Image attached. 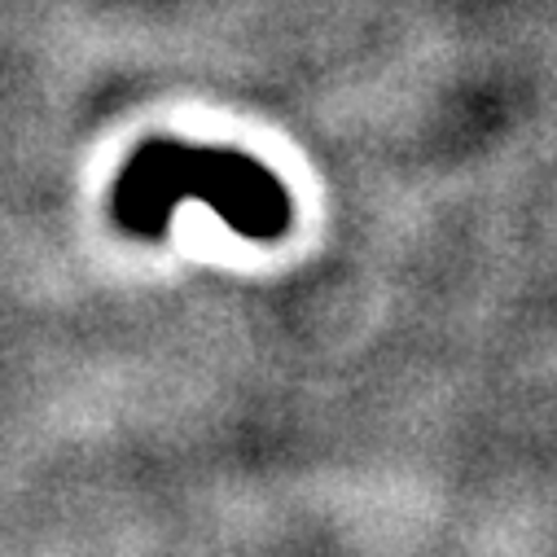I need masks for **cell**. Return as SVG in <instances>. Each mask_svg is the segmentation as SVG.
Segmentation results:
<instances>
[{
  "label": "cell",
  "instance_id": "1",
  "mask_svg": "<svg viewBox=\"0 0 557 557\" xmlns=\"http://www.w3.org/2000/svg\"><path fill=\"white\" fill-rule=\"evenodd\" d=\"M207 202L233 233L250 242H282L295 224L286 181L246 150L185 146L172 136H150L132 150L110 189V215L123 233L159 242L172 228L176 202Z\"/></svg>",
  "mask_w": 557,
  "mask_h": 557
}]
</instances>
